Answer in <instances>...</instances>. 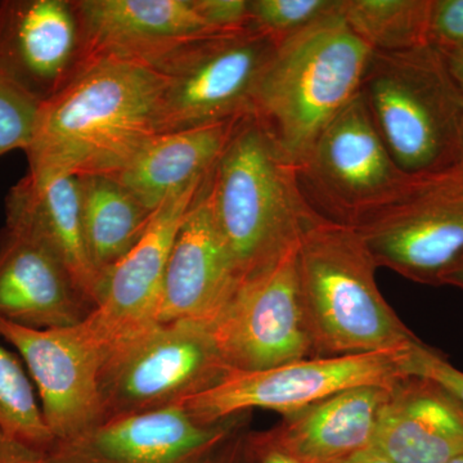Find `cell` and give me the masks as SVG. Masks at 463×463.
<instances>
[{"label":"cell","mask_w":463,"mask_h":463,"mask_svg":"<svg viewBox=\"0 0 463 463\" xmlns=\"http://www.w3.org/2000/svg\"><path fill=\"white\" fill-rule=\"evenodd\" d=\"M163 79L151 66L97 61L42 103L27 172L74 175L123 170L157 134Z\"/></svg>","instance_id":"1"},{"label":"cell","mask_w":463,"mask_h":463,"mask_svg":"<svg viewBox=\"0 0 463 463\" xmlns=\"http://www.w3.org/2000/svg\"><path fill=\"white\" fill-rule=\"evenodd\" d=\"M206 192L240 281L295 251L321 216L304 196L297 163L255 114L240 118Z\"/></svg>","instance_id":"2"},{"label":"cell","mask_w":463,"mask_h":463,"mask_svg":"<svg viewBox=\"0 0 463 463\" xmlns=\"http://www.w3.org/2000/svg\"><path fill=\"white\" fill-rule=\"evenodd\" d=\"M295 265L315 356L405 352L419 343L381 294L377 265L352 225L319 216L298 240Z\"/></svg>","instance_id":"3"},{"label":"cell","mask_w":463,"mask_h":463,"mask_svg":"<svg viewBox=\"0 0 463 463\" xmlns=\"http://www.w3.org/2000/svg\"><path fill=\"white\" fill-rule=\"evenodd\" d=\"M371 56L340 11L277 45L254 114L295 163L359 93Z\"/></svg>","instance_id":"4"},{"label":"cell","mask_w":463,"mask_h":463,"mask_svg":"<svg viewBox=\"0 0 463 463\" xmlns=\"http://www.w3.org/2000/svg\"><path fill=\"white\" fill-rule=\"evenodd\" d=\"M361 91L405 174L421 175L459 163L463 94L437 47L373 52Z\"/></svg>","instance_id":"5"},{"label":"cell","mask_w":463,"mask_h":463,"mask_svg":"<svg viewBox=\"0 0 463 463\" xmlns=\"http://www.w3.org/2000/svg\"><path fill=\"white\" fill-rule=\"evenodd\" d=\"M228 371L207 323H152L103 349V421L181 404Z\"/></svg>","instance_id":"6"},{"label":"cell","mask_w":463,"mask_h":463,"mask_svg":"<svg viewBox=\"0 0 463 463\" xmlns=\"http://www.w3.org/2000/svg\"><path fill=\"white\" fill-rule=\"evenodd\" d=\"M277 43L254 29L203 36L152 65L163 79L157 134L254 114L255 96Z\"/></svg>","instance_id":"7"},{"label":"cell","mask_w":463,"mask_h":463,"mask_svg":"<svg viewBox=\"0 0 463 463\" xmlns=\"http://www.w3.org/2000/svg\"><path fill=\"white\" fill-rule=\"evenodd\" d=\"M297 166L301 190L317 214L352 227L392 203L412 178L390 155L361 90Z\"/></svg>","instance_id":"8"},{"label":"cell","mask_w":463,"mask_h":463,"mask_svg":"<svg viewBox=\"0 0 463 463\" xmlns=\"http://www.w3.org/2000/svg\"><path fill=\"white\" fill-rule=\"evenodd\" d=\"M354 228L377 268L439 286L463 257V165L412 175L392 203Z\"/></svg>","instance_id":"9"},{"label":"cell","mask_w":463,"mask_h":463,"mask_svg":"<svg viewBox=\"0 0 463 463\" xmlns=\"http://www.w3.org/2000/svg\"><path fill=\"white\" fill-rule=\"evenodd\" d=\"M408 352L316 356L267 370L228 371L213 388L181 405L205 423L224 421L252 410L274 411L285 417L344 390L392 385L405 376Z\"/></svg>","instance_id":"10"},{"label":"cell","mask_w":463,"mask_h":463,"mask_svg":"<svg viewBox=\"0 0 463 463\" xmlns=\"http://www.w3.org/2000/svg\"><path fill=\"white\" fill-rule=\"evenodd\" d=\"M295 251L239 283L209 327L230 371L316 358L298 295Z\"/></svg>","instance_id":"11"},{"label":"cell","mask_w":463,"mask_h":463,"mask_svg":"<svg viewBox=\"0 0 463 463\" xmlns=\"http://www.w3.org/2000/svg\"><path fill=\"white\" fill-rule=\"evenodd\" d=\"M0 337L23 359L54 441L103 422L99 392L103 346L84 321L71 327L36 330L0 319Z\"/></svg>","instance_id":"12"},{"label":"cell","mask_w":463,"mask_h":463,"mask_svg":"<svg viewBox=\"0 0 463 463\" xmlns=\"http://www.w3.org/2000/svg\"><path fill=\"white\" fill-rule=\"evenodd\" d=\"M251 412L205 423L183 405L105 420L90 430L54 441L52 463H203Z\"/></svg>","instance_id":"13"},{"label":"cell","mask_w":463,"mask_h":463,"mask_svg":"<svg viewBox=\"0 0 463 463\" xmlns=\"http://www.w3.org/2000/svg\"><path fill=\"white\" fill-rule=\"evenodd\" d=\"M90 66L76 0H0V75L44 103Z\"/></svg>","instance_id":"14"},{"label":"cell","mask_w":463,"mask_h":463,"mask_svg":"<svg viewBox=\"0 0 463 463\" xmlns=\"http://www.w3.org/2000/svg\"><path fill=\"white\" fill-rule=\"evenodd\" d=\"M207 178L167 197L139 242L103 279L97 306L84 321L103 349L157 322L174 241Z\"/></svg>","instance_id":"15"},{"label":"cell","mask_w":463,"mask_h":463,"mask_svg":"<svg viewBox=\"0 0 463 463\" xmlns=\"http://www.w3.org/2000/svg\"><path fill=\"white\" fill-rule=\"evenodd\" d=\"M90 65L118 60L152 66L176 48L214 33L194 0H76Z\"/></svg>","instance_id":"16"},{"label":"cell","mask_w":463,"mask_h":463,"mask_svg":"<svg viewBox=\"0 0 463 463\" xmlns=\"http://www.w3.org/2000/svg\"><path fill=\"white\" fill-rule=\"evenodd\" d=\"M206 187L207 181L183 219L174 241L157 322L194 321L210 325L241 282L216 227Z\"/></svg>","instance_id":"17"},{"label":"cell","mask_w":463,"mask_h":463,"mask_svg":"<svg viewBox=\"0 0 463 463\" xmlns=\"http://www.w3.org/2000/svg\"><path fill=\"white\" fill-rule=\"evenodd\" d=\"M5 227L47 250L96 307L99 281L85 245L78 175L27 172L5 197Z\"/></svg>","instance_id":"18"},{"label":"cell","mask_w":463,"mask_h":463,"mask_svg":"<svg viewBox=\"0 0 463 463\" xmlns=\"http://www.w3.org/2000/svg\"><path fill=\"white\" fill-rule=\"evenodd\" d=\"M371 449L392 463H447L463 453V405L434 380L389 386Z\"/></svg>","instance_id":"19"},{"label":"cell","mask_w":463,"mask_h":463,"mask_svg":"<svg viewBox=\"0 0 463 463\" xmlns=\"http://www.w3.org/2000/svg\"><path fill=\"white\" fill-rule=\"evenodd\" d=\"M93 306L47 250L7 227L0 231V319L36 328L79 325Z\"/></svg>","instance_id":"20"},{"label":"cell","mask_w":463,"mask_h":463,"mask_svg":"<svg viewBox=\"0 0 463 463\" xmlns=\"http://www.w3.org/2000/svg\"><path fill=\"white\" fill-rule=\"evenodd\" d=\"M388 392L389 386L344 390L288 414L269 430L303 463H343L373 446Z\"/></svg>","instance_id":"21"},{"label":"cell","mask_w":463,"mask_h":463,"mask_svg":"<svg viewBox=\"0 0 463 463\" xmlns=\"http://www.w3.org/2000/svg\"><path fill=\"white\" fill-rule=\"evenodd\" d=\"M240 118L156 134L114 176L146 209L155 213L167 197L212 174Z\"/></svg>","instance_id":"22"},{"label":"cell","mask_w":463,"mask_h":463,"mask_svg":"<svg viewBox=\"0 0 463 463\" xmlns=\"http://www.w3.org/2000/svg\"><path fill=\"white\" fill-rule=\"evenodd\" d=\"M79 187L85 245L100 288L108 274L142 239L154 213L109 174L80 175Z\"/></svg>","instance_id":"23"},{"label":"cell","mask_w":463,"mask_h":463,"mask_svg":"<svg viewBox=\"0 0 463 463\" xmlns=\"http://www.w3.org/2000/svg\"><path fill=\"white\" fill-rule=\"evenodd\" d=\"M434 0H341L347 26L373 52L395 53L430 44Z\"/></svg>","instance_id":"24"},{"label":"cell","mask_w":463,"mask_h":463,"mask_svg":"<svg viewBox=\"0 0 463 463\" xmlns=\"http://www.w3.org/2000/svg\"><path fill=\"white\" fill-rule=\"evenodd\" d=\"M0 430L24 443L48 450L53 435L43 419L32 380L23 362L0 345Z\"/></svg>","instance_id":"25"},{"label":"cell","mask_w":463,"mask_h":463,"mask_svg":"<svg viewBox=\"0 0 463 463\" xmlns=\"http://www.w3.org/2000/svg\"><path fill=\"white\" fill-rule=\"evenodd\" d=\"M250 27L277 44L340 11L341 0H249Z\"/></svg>","instance_id":"26"},{"label":"cell","mask_w":463,"mask_h":463,"mask_svg":"<svg viewBox=\"0 0 463 463\" xmlns=\"http://www.w3.org/2000/svg\"><path fill=\"white\" fill-rule=\"evenodd\" d=\"M42 103L0 75V156L32 145Z\"/></svg>","instance_id":"27"},{"label":"cell","mask_w":463,"mask_h":463,"mask_svg":"<svg viewBox=\"0 0 463 463\" xmlns=\"http://www.w3.org/2000/svg\"><path fill=\"white\" fill-rule=\"evenodd\" d=\"M405 374L434 380L448 390L463 405V373L453 367L437 350L425 345L421 340L411 347L404 356Z\"/></svg>","instance_id":"28"},{"label":"cell","mask_w":463,"mask_h":463,"mask_svg":"<svg viewBox=\"0 0 463 463\" xmlns=\"http://www.w3.org/2000/svg\"><path fill=\"white\" fill-rule=\"evenodd\" d=\"M430 44L438 50L463 51V0H434Z\"/></svg>","instance_id":"29"},{"label":"cell","mask_w":463,"mask_h":463,"mask_svg":"<svg viewBox=\"0 0 463 463\" xmlns=\"http://www.w3.org/2000/svg\"><path fill=\"white\" fill-rule=\"evenodd\" d=\"M203 21L218 33H237L250 27L249 0H194Z\"/></svg>","instance_id":"30"},{"label":"cell","mask_w":463,"mask_h":463,"mask_svg":"<svg viewBox=\"0 0 463 463\" xmlns=\"http://www.w3.org/2000/svg\"><path fill=\"white\" fill-rule=\"evenodd\" d=\"M246 447L251 463H303L279 446L270 430H249Z\"/></svg>","instance_id":"31"},{"label":"cell","mask_w":463,"mask_h":463,"mask_svg":"<svg viewBox=\"0 0 463 463\" xmlns=\"http://www.w3.org/2000/svg\"><path fill=\"white\" fill-rule=\"evenodd\" d=\"M0 463H52L48 450L39 449L0 430Z\"/></svg>","instance_id":"32"},{"label":"cell","mask_w":463,"mask_h":463,"mask_svg":"<svg viewBox=\"0 0 463 463\" xmlns=\"http://www.w3.org/2000/svg\"><path fill=\"white\" fill-rule=\"evenodd\" d=\"M248 431L249 422L237 429L230 438L225 439L203 463H251L246 447Z\"/></svg>","instance_id":"33"},{"label":"cell","mask_w":463,"mask_h":463,"mask_svg":"<svg viewBox=\"0 0 463 463\" xmlns=\"http://www.w3.org/2000/svg\"><path fill=\"white\" fill-rule=\"evenodd\" d=\"M443 54L444 60L452 75L453 80L463 94V51L462 50H439Z\"/></svg>","instance_id":"34"},{"label":"cell","mask_w":463,"mask_h":463,"mask_svg":"<svg viewBox=\"0 0 463 463\" xmlns=\"http://www.w3.org/2000/svg\"><path fill=\"white\" fill-rule=\"evenodd\" d=\"M439 286H453L463 289V257L441 276Z\"/></svg>","instance_id":"35"},{"label":"cell","mask_w":463,"mask_h":463,"mask_svg":"<svg viewBox=\"0 0 463 463\" xmlns=\"http://www.w3.org/2000/svg\"><path fill=\"white\" fill-rule=\"evenodd\" d=\"M343 463H392L386 459L385 457L379 455L374 450L367 449L364 452L358 453V455L352 457L347 461Z\"/></svg>","instance_id":"36"},{"label":"cell","mask_w":463,"mask_h":463,"mask_svg":"<svg viewBox=\"0 0 463 463\" xmlns=\"http://www.w3.org/2000/svg\"><path fill=\"white\" fill-rule=\"evenodd\" d=\"M447 463H463V453H461V455L456 456L455 458L450 459V461Z\"/></svg>","instance_id":"37"},{"label":"cell","mask_w":463,"mask_h":463,"mask_svg":"<svg viewBox=\"0 0 463 463\" xmlns=\"http://www.w3.org/2000/svg\"><path fill=\"white\" fill-rule=\"evenodd\" d=\"M463 165V130H462V143H461V155H459V163Z\"/></svg>","instance_id":"38"}]
</instances>
